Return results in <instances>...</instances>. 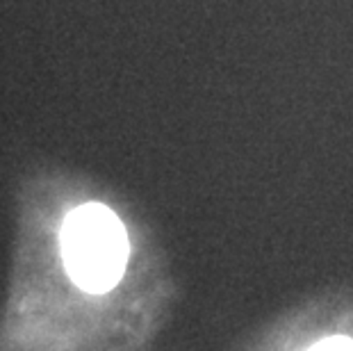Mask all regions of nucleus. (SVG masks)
I'll use <instances>...</instances> for the list:
<instances>
[{
	"label": "nucleus",
	"instance_id": "nucleus-2",
	"mask_svg": "<svg viewBox=\"0 0 353 351\" xmlns=\"http://www.w3.org/2000/svg\"><path fill=\"white\" fill-rule=\"evenodd\" d=\"M246 351H353V297H326L285 310Z\"/></svg>",
	"mask_w": 353,
	"mask_h": 351
},
{
	"label": "nucleus",
	"instance_id": "nucleus-1",
	"mask_svg": "<svg viewBox=\"0 0 353 351\" xmlns=\"http://www.w3.org/2000/svg\"><path fill=\"white\" fill-rule=\"evenodd\" d=\"M59 253L73 285L85 294L103 297L114 292L123 279L130 260V240L112 208L85 203L64 217Z\"/></svg>",
	"mask_w": 353,
	"mask_h": 351
}]
</instances>
